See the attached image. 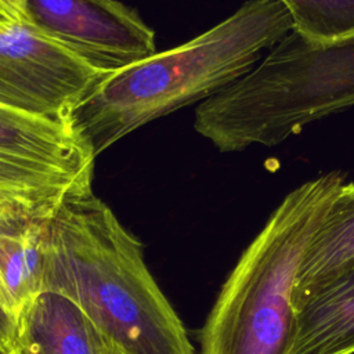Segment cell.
Masks as SVG:
<instances>
[{
    "mask_svg": "<svg viewBox=\"0 0 354 354\" xmlns=\"http://www.w3.org/2000/svg\"><path fill=\"white\" fill-rule=\"evenodd\" d=\"M44 289L66 296L127 354H195L140 241L93 189L65 196L48 218Z\"/></svg>",
    "mask_w": 354,
    "mask_h": 354,
    "instance_id": "6da1fadb",
    "label": "cell"
},
{
    "mask_svg": "<svg viewBox=\"0 0 354 354\" xmlns=\"http://www.w3.org/2000/svg\"><path fill=\"white\" fill-rule=\"evenodd\" d=\"M292 32L278 0H248L220 24L174 48L102 75L66 116L100 155L113 142L245 76L263 51Z\"/></svg>",
    "mask_w": 354,
    "mask_h": 354,
    "instance_id": "7a4b0ae2",
    "label": "cell"
},
{
    "mask_svg": "<svg viewBox=\"0 0 354 354\" xmlns=\"http://www.w3.org/2000/svg\"><path fill=\"white\" fill-rule=\"evenodd\" d=\"M344 177L324 173L282 199L224 282L201 332V354H292L300 263Z\"/></svg>",
    "mask_w": 354,
    "mask_h": 354,
    "instance_id": "3957f363",
    "label": "cell"
},
{
    "mask_svg": "<svg viewBox=\"0 0 354 354\" xmlns=\"http://www.w3.org/2000/svg\"><path fill=\"white\" fill-rule=\"evenodd\" d=\"M354 106V37L315 44L290 32L252 71L206 98L195 130L220 152L274 147Z\"/></svg>",
    "mask_w": 354,
    "mask_h": 354,
    "instance_id": "277c9868",
    "label": "cell"
},
{
    "mask_svg": "<svg viewBox=\"0 0 354 354\" xmlns=\"http://www.w3.org/2000/svg\"><path fill=\"white\" fill-rule=\"evenodd\" d=\"M95 155L66 120L0 105V192L58 203L91 191Z\"/></svg>",
    "mask_w": 354,
    "mask_h": 354,
    "instance_id": "5b68a950",
    "label": "cell"
},
{
    "mask_svg": "<svg viewBox=\"0 0 354 354\" xmlns=\"http://www.w3.org/2000/svg\"><path fill=\"white\" fill-rule=\"evenodd\" d=\"M105 73L28 21H0V105L66 120Z\"/></svg>",
    "mask_w": 354,
    "mask_h": 354,
    "instance_id": "8992f818",
    "label": "cell"
},
{
    "mask_svg": "<svg viewBox=\"0 0 354 354\" xmlns=\"http://www.w3.org/2000/svg\"><path fill=\"white\" fill-rule=\"evenodd\" d=\"M25 19L94 69L109 73L155 51V36L116 0H24Z\"/></svg>",
    "mask_w": 354,
    "mask_h": 354,
    "instance_id": "52a82bcc",
    "label": "cell"
},
{
    "mask_svg": "<svg viewBox=\"0 0 354 354\" xmlns=\"http://www.w3.org/2000/svg\"><path fill=\"white\" fill-rule=\"evenodd\" d=\"M292 354H354V264L297 282Z\"/></svg>",
    "mask_w": 354,
    "mask_h": 354,
    "instance_id": "ba28073f",
    "label": "cell"
},
{
    "mask_svg": "<svg viewBox=\"0 0 354 354\" xmlns=\"http://www.w3.org/2000/svg\"><path fill=\"white\" fill-rule=\"evenodd\" d=\"M12 354H108V339L66 296L40 290L17 313Z\"/></svg>",
    "mask_w": 354,
    "mask_h": 354,
    "instance_id": "9c48e42d",
    "label": "cell"
},
{
    "mask_svg": "<svg viewBox=\"0 0 354 354\" xmlns=\"http://www.w3.org/2000/svg\"><path fill=\"white\" fill-rule=\"evenodd\" d=\"M58 203L21 205L0 214V288L15 313L43 290L47 223Z\"/></svg>",
    "mask_w": 354,
    "mask_h": 354,
    "instance_id": "30bf717a",
    "label": "cell"
},
{
    "mask_svg": "<svg viewBox=\"0 0 354 354\" xmlns=\"http://www.w3.org/2000/svg\"><path fill=\"white\" fill-rule=\"evenodd\" d=\"M350 264H354V183H343L306 249L297 282Z\"/></svg>",
    "mask_w": 354,
    "mask_h": 354,
    "instance_id": "8fae6325",
    "label": "cell"
},
{
    "mask_svg": "<svg viewBox=\"0 0 354 354\" xmlns=\"http://www.w3.org/2000/svg\"><path fill=\"white\" fill-rule=\"evenodd\" d=\"M292 19V32L315 44L354 37V0H278Z\"/></svg>",
    "mask_w": 354,
    "mask_h": 354,
    "instance_id": "7c38bea8",
    "label": "cell"
},
{
    "mask_svg": "<svg viewBox=\"0 0 354 354\" xmlns=\"http://www.w3.org/2000/svg\"><path fill=\"white\" fill-rule=\"evenodd\" d=\"M17 333V313L8 304L0 288V354L12 351Z\"/></svg>",
    "mask_w": 354,
    "mask_h": 354,
    "instance_id": "4fadbf2b",
    "label": "cell"
},
{
    "mask_svg": "<svg viewBox=\"0 0 354 354\" xmlns=\"http://www.w3.org/2000/svg\"><path fill=\"white\" fill-rule=\"evenodd\" d=\"M1 19H25L24 0H0V21Z\"/></svg>",
    "mask_w": 354,
    "mask_h": 354,
    "instance_id": "5bb4252c",
    "label": "cell"
},
{
    "mask_svg": "<svg viewBox=\"0 0 354 354\" xmlns=\"http://www.w3.org/2000/svg\"><path fill=\"white\" fill-rule=\"evenodd\" d=\"M21 205H40V203H29V202H25V201H21V199H17V198H12L10 195L0 192V214L10 209L21 206ZM44 205H54V203H44Z\"/></svg>",
    "mask_w": 354,
    "mask_h": 354,
    "instance_id": "9a60e30c",
    "label": "cell"
},
{
    "mask_svg": "<svg viewBox=\"0 0 354 354\" xmlns=\"http://www.w3.org/2000/svg\"><path fill=\"white\" fill-rule=\"evenodd\" d=\"M108 354H127V353H124L120 347H118L116 344L108 340Z\"/></svg>",
    "mask_w": 354,
    "mask_h": 354,
    "instance_id": "2e32d148",
    "label": "cell"
},
{
    "mask_svg": "<svg viewBox=\"0 0 354 354\" xmlns=\"http://www.w3.org/2000/svg\"><path fill=\"white\" fill-rule=\"evenodd\" d=\"M8 354H12V353H8Z\"/></svg>",
    "mask_w": 354,
    "mask_h": 354,
    "instance_id": "e0dca14e",
    "label": "cell"
}]
</instances>
